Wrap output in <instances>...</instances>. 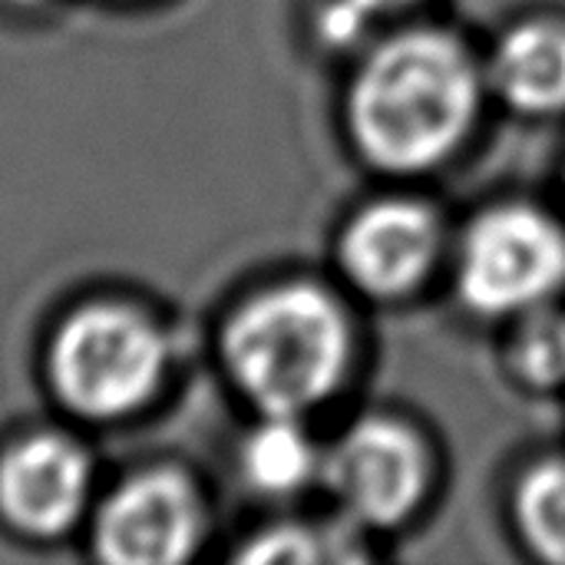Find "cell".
<instances>
[{"mask_svg":"<svg viewBox=\"0 0 565 565\" xmlns=\"http://www.w3.org/2000/svg\"><path fill=\"white\" fill-rule=\"evenodd\" d=\"M565 281V235L543 212L513 205L473 222L460 248L457 285L483 315L540 308Z\"/></svg>","mask_w":565,"mask_h":565,"instance_id":"4","label":"cell"},{"mask_svg":"<svg viewBox=\"0 0 565 565\" xmlns=\"http://www.w3.org/2000/svg\"><path fill=\"white\" fill-rule=\"evenodd\" d=\"M437 255V222L417 202L387 199L364 209L344 242L341 262L348 275L371 295L411 291Z\"/></svg>","mask_w":565,"mask_h":565,"instance_id":"7","label":"cell"},{"mask_svg":"<svg viewBox=\"0 0 565 565\" xmlns=\"http://www.w3.org/2000/svg\"><path fill=\"white\" fill-rule=\"evenodd\" d=\"M490 83L520 113L565 109V30L526 23L507 33L490 60Z\"/></svg>","mask_w":565,"mask_h":565,"instance_id":"9","label":"cell"},{"mask_svg":"<svg viewBox=\"0 0 565 565\" xmlns=\"http://www.w3.org/2000/svg\"><path fill=\"white\" fill-rule=\"evenodd\" d=\"M166 348L156 328L119 305L76 311L53 341V387L89 417H109L142 404L162 374Z\"/></svg>","mask_w":565,"mask_h":565,"instance_id":"3","label":"cell"},{"mask_svg":"<svg viewBox=\"0 0 565 565\" xmlns=\"http://www.w3.org/2000/svg\"><path fill=\"white\" fill-rule=\"evenodd\" d=\"M86 457L63 437H33L0 463V507L26 533L66 530L86 500Z\"/></svg>","mask_w":565,"mask_h":565,"instance_id":"8","label":"cell"},{"mask_svg":"<svg viewBox=\"0 0 565 565\" xmlns=\"http://www.w3.org/2000/svg\"><path fill=\"white\" fill-rule=\"evenodd\" d=\"M199 513L189 487L169 473L126 483L96 520V553L116 565L182 563L195 543Z\"/></svg>","mask_w":565,"mask_h":565,"instance_id":"6","label":"cell"},{"mask_svg":"<svg viewBox=\"0 0 565 565\" xmlns=\"http://www.w3.org/2000/svg\"><path fill=\"white\" fill-rule=\"evenodd\" d=\"M477 66L444 33L387 40L361 66L351 89V129L364 156L394 172L440 162L477 113Z\"/></svg>","mask_w":565,"mask_h":565,"instance_id":"1","label":"cell"},{"mask_svg":"<svg viewBox=\"0 0 565 565\" xmlns=\"http://www.w3.org/2000/svg\"><path fill=\"white\" fill-rule=\"evenodd\" d=\"M324 477L354 520L394 526L411 516L427 490V457L411 430L391 420H364L334 444Z\"/></svg>","mask_w":565,"mask_h":565,"instance_id":"5","label":"cell"},{"mask_svg":"<svg viewBox=\"0 0 565 565\" xmlns=\"http://www.w3.org/2000/svg\"><path fill=\"white\" fill-rule=\"evenodd\" d=\"M513 367L536 387H556L565 381V315L526 311L523 328L513 338Z\"/></svg>","mask_w":565,"mask_h":565,"instance_id":"12","label":"cell"},{"mask_svg":"<svg viewBox=\"0 0 565 565\" xmlns=\"http://www.w3.org/2000/svg\"><path fill=\"white\" fill-rule=\"evenodd\" d=\"M516 520L543 559L565 565V457H553L526 473L516 493Z\"/></svg>","mask_w":565,"mask_h":565,"instance_id":"11","label":"cell"},{"mask_svg":"<svg viewBox=\"0 0 565 565\" xmlns=\"http://www.w3.org/2000/svg\"><path fill=\"white\" fill-rule=\"evenodd\" d=\"M401 3H407V0H338L328 10V30H331V36H351L371 13H381V10H391Z\"/></svg>","mask_w":565,"mask_h":565,"instance_id":"14","label":"cell"},{"mask_svg":"<svg viewBox=\"0 0 565 565\" xmlns=\"http://www.w3.org/2000/svg\"><path fill=\"white\" fill-rule=\"evenodd\" d=\"M245 559H252V563H311V559H318V550L305 533L285 530V533H271V536L258 540L245 553Z\"/></svg>","mask_w":565,"mask_h":565,"instance_id":"13","label":"cell"},{"mask_svg":"<svg viewBox=\"0 0 565 565\" xmlns=\"http://www.w3.org/2000/svg\"><path fill=\"white\" fill-rule=\"evenodd\" d=\"M311 470L315 450L285 414H271V420L245 444V473L265 493H291L311 477Z\"/></svg>","mask_w":565,"mask_h":565,"instance_id":"10","label":"cell"},{"mask_svg":"<svg viewBox=\"0 0 565 565\" xmlns=\"http://www.w3.org/2000/svg\"><path fill=\"white\" fill-rule=\"evenodd\" d=\"M225 358L255 404L295 417L338 387L348 367V324L328 295L288 285L232 318Z\"/></svg>","mask_w":565,"mask_h":565,"instance_id":"2","label":"cell"}]
</instances>
